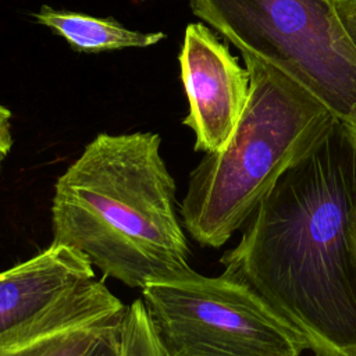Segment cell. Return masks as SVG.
Here are the masks:
<instances>
[{
	"label": "cell",
	"mask_w": 356,
	"mask_h": 356,
	"mask_svg": "<svg viewBox=\"0 0 356 356\" xmlns=\"http://www.w3.org/2000/svg\"><path fill=\"white\" fill-rule=\"evenodd\" d=\"M356 150L341 122L259 203L220 261L316 356H356Z\"/></svg>",
	"instance_id": "1"
},
{
	"label": "cell",
	"mask_w": 356,
	"mask_h": 356,
	"mask_svg": "<svg viewBox=\"0 0 356 356\" xmlns=\"http://www.w3.org/2000/svg\"><path fill=\"white\" fill-rule=\"evenodd\" d=\"M160 145L154 132L99 134L54 184L53 243L78 250L128 288L192 270Z\"/></svg>",
	"instance_id": "2"
},
{
	"label": "cell",
	"mask_w": 356,
	"mask_h": 356,
	"mask_svg": "<svg viewBox=\"0 0 356 356\" xmlns=\"http://www.w3.org/2000/svg\"><path fill=\"white\" fill-rule=\"evenodd\" d=\"M249 100L228 143L204 153L179 206L185 229L220 248L250 218L281 177L316 150L339 120L310 90L273 64L242 56Z\"/></svg>",
	"instance_id": "3"
},
{
	"label": "cell",
	"mask_w": 356,
	"mask_h": 356,
	"mask_svg": "<svg viewBox=\"0 0 356 356\" xmlns=\"http://www.w3.org/2000/svg\"><path fill=\"white\" fill-rule=\"evenodd\" d=\"M242 56L273 64L341 121L356 110V50L332 0H191Z\"/></svg>",
	"instance_id": "4"
},
{
	"label": "cell",
	"mask_w": 356,
	"mask_h": 356,
	"mask_svg": "<svg viewBox=\"0 0 356 356\" xmlns=\"http://www.w3.org/2000/svg\"><path fill=\"white\" fill-rule=\"evenodd\" d=\"M142 300L168 356H300L309 343L246 282L195 270L149 282Z\"/></svg>",
	"instance_id": "5"
},
{
	"label": "cell",
	"mask_w": 356,
	"mask_h": 356,
	"mask_svg": "<svg viewBox=\"0 0 356 356\" xmlns=\"http://www.w3.org/2000/svg\"><path fill=\"white\" fill-rule=\"evenodd\" d=\"M189 103L182 124L195 134V150L211 153L231 139L249 100V72L204 24H189L178 56Z\"/></svg>",
	"instance_id": "6"
},
{
	"label": "cell",
	"mask_w": 356,
	"mask_h": 356,
	"mask_svg": "<svg viewBox=\"0 0 356 356\" xmlns=\"http://www.w3.org/2000/svg\"><path fill=\"white\" fill-rule=\"evenodd\" d=\"M127 306L92 280L33 321L0 337V356H86L121 327Z\"/></svg>",
	"instance_id": "7"
},
{
	"label": "cell",
	"mask_w": 356,
	"mask_h": 356,
	"mask_svg": "<svg viewBox=\"0 0 356 356\" xmlns=\"http://www.w3.org/2000/svg\"><path fill=\"white\" fill-rule=\"evenodd\" d=\"M95 278L93 266L83 254L53 242L0 271V337L47 313Z\"/></svg>",
	"instance_id": "8"
},
{
	"label": "cell",
	"mask_w": 356,
	"mask_h": 356,
	"mask_svg": "<svg viewBox=\"0 0 356 356\" xmlns=\"http://www.w3.org/2000/svg\"><path fill=\"white\" fill-rule=\"evenodd\" d=\"M32 17L63 36L74 50L83 53L147 47L164 39L163 32L131 31L113 18H96L75 11L54 10L49 6H42Z\"/></svg>",
	"instance_id": "9"
},
{
	"label": "cell",
	"mask_w": 356,
	"mask_h": 356,
	"mask_svg": "<svg viewBox=\"0 0 356 356\" xmlns=\"http://www.w3.org/2000/svg\"><path fill=\"white\" fill-rule=\"evenodd\" d=\"M120 339L121 356H168L154 332L142 299L127 306Z\"/></svg>",
	"instance_id": "10"
},
{
	"label": "cell",
	"mask_w": 356,
	"mask_h": 356,
	"mask_svg": "<svg viewBox=\"0 0 356 356\" xmlns=\"http://www.w3.org/2000/svg\"><path fill=\"white\" fill-rule=\"evenodd\" d=\"M337 17L356 50V0H332Z\"/></svg>",
	"instance_id": "11"
},
{
	"label": "cell",
	"mask_w": 356,
	"mask_h": 356,
	"mask_svg": "<svg viewBox=\"0 0 356 356\" xmlns=\"http://www.w3.org/2000/svg\"><path fill=\"white\" fill-rule=\"evenodd\" d=\"M121 327L106 334L99 342L90 349L86 356H121V339H120Z\"/></svg>",
	"instance_id": "12"
},
{
	"label": "cell",
	"mask_w": 356,
	"mask_h": 356,
	"mask_svg": "<svg viewBox=\"0 0 356 356\" xmlns=\"http://www.w3.org/2000/svg\"><path fill=\"white\" fill-rule=\"evenodd\" d=\"M13 147L11 111L0 104V168Z\"/></svg>",
	"instance_id": "13"
},
{
	"label": "cell",
	"mask_w": 356,
	"mask_h": 356,
	"mask_svg": "<svg viewBox=\"0 0 356 356\" xmlns=\"http://www.w3.org/2000/svg\"><path fill=\"white\" fill-rule=\"evenodd\" d=\"M339 122H341V125L343 128V132L346 134L349 142L352 143V146L356 150V110L352 111L345 118H342Z\"/></svg>",
	"instance_id": "14"
},
{
	"label": "cell",
	"mask_w": 356,
	"mask_h": 356,
	"mask_svg": "<svg viewBox=\"0 0 356 356\" xmlns=\"http://www.w3.org/2000/svg\"><path fill=\"white\" fill-rule=\"evenodd\" d=\"M352 241H353V246H355V250H356V203H355L353 220H352Z\"/></svg>",
	"instance_id": "15"
}]
</instances>
